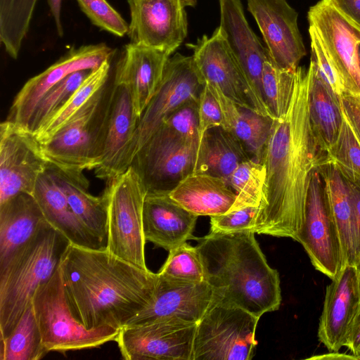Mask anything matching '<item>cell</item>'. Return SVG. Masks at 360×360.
Returning a JSON list of instances; mask_svg holds the SVG:
<instances>
[{"mask_svg":"<svg viewBox=\"0 0 360 360\" xmlns=\"http://www.w3.org/2000/svg\"><path fill=\"white\" fill-rule=\"evenodd\" d=\"M307 69L298 66L285 115L274 120L262 163L266 169L263 197L250 231L296 240L304 219L313 172L326 153L311 129Z\"/></svg>","mask_w":360,"mask_h":360,"instance_id":"cell-1","label":"cell"},{"mask_svg":"<svg viewBox=\"0 0 360 360\" xmlns=\"http://www.w3.org/2000/svg\"><path fill=\"white\" fill-rule=\"evenodd\" d=\"M60 271L68 305L86 329H121L152 301L158 275L105 249L70 244Z\"/></svg>","mask_w":360,"mask_h":360,"instance_id":"cell-2","label":"cell"},{"mask_svg":"<svg viewBox=\"0 0 360 360\" xmlns=\"http://www.w3.org/2000/svg\"><path fill=\"white\" fill-rule=\"evenodd\" d=\"M255 234L210 232L195 247L213 300L260 318L278 310L282 297L279 274L268 264Z\"/></svg>","mask_w":360,"mask_h":360,"instance_id":"cell-3","label":"cell"},{"mask_svg":"<svg viewBox=\"0 0 360 360\" xmlns=\"http://www.w3.org/2000/svg\"><path fill=\"white\" fill-rule=\"evenodd\" d=\"M68 240L50 224L0 271V339L6 338L32 304L36 290L60 266Z\"/></svg>","mask_w":360,"mask_h":360,"instance_id":"cell-4","label":"cell"},{"mask_svg":"<svg viewBox=\"0 0 360 360\" xmlns=\"http://www.w3.org/2000/svg\"><path fill=\"white\" fill-rule=\"evenodd\" d=\"M115 89L114 72L104 86L46 142L48 162L60 169L83 172L100 163Z\"/></svg>","mask_w":360,"mask_h":360,"instance_id":"cell-5","label":"cell"},{"mask_svg":"<svg viewBox=\"0 0 360 360\" xmlns=\"http://www.w3.org/2000/svg\"><path fill=\"white\" fill-rule=\"evenodd\" d=\"M147 191L132 167L108 182L103 196L108 212L106 249L120 259L149 270L145 258L143 207Z\"/></svg>","mask_w":360,"mask_h":360,"instance_id":"cell-6","label":"cell"},{"mask_svg":"<svg viewBox=\"0 0 360 360\" xmlns=\"http://www.w3.org/2000/svg\"><path fill=\"white\" fill-rule=\"evenodd\" d=\"M32 303L43 344L48 352H65L100 347L116 340L119 329H86L73 316L60 268L35 291Z\"/></svg>","mask_w":360,"mask_h":360,"instance_id":"cell-7","label":"cell"},{"mask_svg":"<svg viewBox=\"0 0 360 360\" xmlns=\"http://www.w3.org/2000/svg\"><path fill=\"white\" fill-rule=\"evenodd\" d=\"M259 318L213 300L197 323L192 360H250Z\"/></svg>","mask_w":360,"mask_h":360,"instance_id":"cell-8","label":"cell"},{"mask_svg":"<svg viewBox=\"0 0 360 360\" xmlns=\"http://www.w3.org/2000/svg\"><path fill=\"white\" fill-rule=\"evenodd\" d=\"M200 141L183 137L161 125L136 153L130 167L147 193L169 191L195 172Z\"/></svg>","mask_w":360,"mask_h":360,"instance_id":"cell-9","label":"cell"},{"mask_svg":"<svg viewBox=\"0 0 360 360\" xmlns=\"http://www.w3.org/2000/svg\"><path fill=\"white\" fill-rule=\"evenodd\" d=\"M307 19L337 72L345 93L360 97V26L342 13L332 0H320L311 6Z\"/></svg>","mask_w":360,"mask_h":360,"instance_id":"cell-10","label":"cell"},{"mask_svg":"<svg viewBox=\"0 0 360 360\" xmlns=\"http://www.w3.org/2000/svg\"><path fill=\"white\" fill-rule=\"evenodd\" d=\"M204 85L193 56L177 53L169 58L161 83L139 119L132 158L167 116L184 103L199 100Z\"/></svg>","mask_w":360,"mask_h":360,"instance_id":"cell-11","label":"cell"},{"mask_svg":"<svg viewBox=\"0 0 360 360\" xmlns=\"http://www.w3.org/2000/svg\"><path fill=\"white\" fill-rule=\"evenodd\" d=\"M49 162L41 143L26 128L8 120L0 125V204L21 193L33 194Z\"/></svg>","mask_w":360,"mask_h":360,"instance_id":"cell-12","label":"cell"},{"mask_svg":"<svg viewBox=\"0 0 360 360\" xmlns=\"http://www.w3.org/2000/svg\"><path fill=\"white\" fill-rule=\"evenodd\" d=\"M295 240L303 246L315 269L329 278H334L344 266L339 231L317 169L311 174L304 219Z\"/></svg>","mask_w":360,"mask_h":360,"instance_id":"cell-13","label":"cell"},{"mask_svg":"<svg viewBox=\"0 0 360 360\" xmlns=\"http://www.w3.org/2000/svg\"><path fill=\"white\" fill-rule=\"evenodd\" d=\"M196 326L176 320L127 326L115 341L126 360H192Z\"/></svg>","mask_w":360,"mask_h":360,"instance_id":"cell-14","label":"cell"},{"mask_svg":"<svg viewBox=\"0 0 360 360\" xmlns=\"http://www.w3.org/2000/svg\"><path fill=\"white\" fill-rule=\"evenodd\" d=\"M187 45L193 50V57L205 84L218 86L239 105L266 116L219 27L210 37L203 35L195 44Z\"/></svg>","mask_w":360,"mask_h":360,"instance_id":"cell-15","label":"cell"},{"mask_svg":"<svg viewBox=\"0 0 360 360\" xmlns=\"http://www.w3.org/2000/svg\"><path fill=\"white\" fill-rule=\"evenodd\" d=\"M130 43L172 54L187 35L185 6L181 0H128Z\"/></svg>","mask_w":360,"mask_h":360,"instance_id":"cell-16","label":"cell"},{"mask_svg":"<svg viewBox=\"0 0 360 360\" xmlns=\"http://www.w3.org/2000/svg\"><path fill=\"white\" fill-rule=\"evenodd\" d=\"M115 50L101 43L72 49L40 74L30 78L15 96L6 120L27 129L34 110L41 98L70 74L93 70L106 60H112Z\"/></svg>","mask_w":360,"mask_h":360,"instance_id":"cell-17","label":"cell"},{"mask_svg":"<svg viewBox=\"0 0 360 360\" xmlns=\"http://www.w3.org/2000/svg\"><path fill=\"white\" fill-rule=\"evenodd\" d=\"M272 63L279 69L295 70L307 54L297 25V12L285 0H248Z\"/></svg>","mask_w":360,"mask_h":360,"instance_id":"cell-18","label":"cell"},{"mask_svg":"<svg viewBox=\"0 0 360 360\" xmlns=\"http://www.w3.org/2000/svg\"><path fill=\"white\" fill-rule=\"evenodd\" d=\"M158 275L152 301L125 326L173 320L198 323L213 301L209 284L178 281Z\"/></svg>","mask_w":360,"mask_h":360,"instance_id":"cell-19","label":"cell"},{"mask_svg":"<svg viewBox=\"0 0 360 360\" xmlns=\"http://www.w3.org/2000/svg\"><path fill=\"white\" fill-rule=\"evenodd\" d=\"M139 122L129 90L115 81L103 153L99 165L94 169L97 178L108 182L130 167Z\"/></svg>","mask_w":360,"mask_h":360,"instance_id":"cell-20","label":"cell"},{"mask_svg":"<svg viewBox=\"0 0 360 360\" xmlns=\"http://www.w3.org/2000/svg\"><path fill=\"white\" fill-rule=\"evenodd\" d=\"M326 287L318 328L319 340L328 352L347 344L360 304V285L356 265L345 264Z\"/></svg>","mask_w":360,"mask_h":360,"instance_id":"cell-21","label":"cell"},{"mask_svg":"<svg viewBox=\"0 0 360 360\" xmlns=\"http://www.w3.org/2000/svg\"><path fill=\"white\" fill-rule=\"evenodd\" d=\"M220 25L225 39L244 70L266 116L275 120L263 97L262 77L264 63L271 59L249 25L240 0H219Z\"/></svg>","mask_w":360,"mask_h":360,"instance_id":"cell-22","label":"cell"},{"mask_svg":"<svg viewBox=\"0 0 360 360\" xmlns=\"http://www.w3.org/2000/svg\"><path fill=\"white\" fill-rule=\"evenodd\" d=\"M171 54L145 46L127 44L114 70L115 81L129 90L139 119L157 91Z\"/></svg>","mask_w":360,"mask_h":360,"instance_id":"cell-23","label":"cell"},{"mask_svg":"<svg viewBox=\"0 0 360 360\" xmlns=\"http://www.w3.org/2000/svg\"><path fill=\"white\" fill-rule=\"evenodd\" d=\"M168 192L146 193L143 230L146 241L169 251L193 238L198 216L176 203Z\"/></svg>","mask_w":360,"mask_h":360,"instance_id":"cell-24","label":"cell"},{"mask_svg":"<svg viewBox=\"0 0 360 360\" xmlns=\"http://www.w3.org/2000/svg\"><path fill=\"white\" fill-rule=\"evenodd\" d=\"M48 224L33 195L19 193L0 204V271Z\"/></svg>","mask_w":360,"mask_h":360,"instance_id":"cell-25","label":"cell"},{"mask_svg":"<svg viewBox=\"0 0 360 360\" xmlns=\"http://www.w3.org/2000/svg\"><path fill=\"white\" fill-rule=\"evenodd\" d=\"M32 195L47 222L70 244L91 249L106 248L76 216L56 183L49 164L38 178Z\"/></svg>","mask_w":360,"mask_h":360,"instance_id":"cell-26","label":"cell"},{"mask_svg":"<svg viewBox=\"0 0 360 360\" xmlns=\"http://www.w3.org/2000/svg\"><path fill=\"white\" fill-rule=\"evenodd\" d=\"M176 203L197 216H214L228 212L236 194L224 179L194 172L168 192Z\"/></svg>","mask_w":360,"mask_h":360,"instance_id":"cell-27","label":"cell"},{"mask_svg":"<svg viewBox=\"0 0 360 360\" xmlns=\"http://www.w3.org/2000/svg\"><path fill=\"white\" fill-rule=\"evenodd\" d=\"M307 74L310 123L321 148L326 153L336 142L342 124L340 96L323 77L311 56Z\"/></svg>","mask_w":360,"mask_h":360,"instance_id":"cell-28","label":"cell"},{"mask_svg":"<svg viewBox=\"0 0 360 360\" xmlns=\"http://www.w3.org/2000/svg\"><path fill=\"white\" fill-rule=\"evenodd\" d=\"M207 84L221 108V127L244 146L252 160L262 163L274 119L240 106L217 86Z\"/></svg>","mask_w":360,"mask_h":360,"instance_id":"cell-29","label":"cell"},{"mask_svg":"<svg viewBox=\"0 0 360 360\" xmlns=\"http://www.w3.org/2000/svg\"><path fill=\"white\" fill-rule=\"evenodd\" d=\"M49 167L76 216L106 247L108 212L103 196L88 191L89 181L83 172L63 169L49 162Z\"/></svg>","mask_w":360,"mask_h":360,"instance_id":"cell-30","label":"cell"},{"mask_svg":"<svg viewBox=\"0 0 360 360\" xmlns=\"http://www.w3.org/2000/svg\"><path fill=\"white\" fill-rule=\"evenodd\" d=\"M325 195L337 224L345 264H356V231L354 212L347 184L333 163L324 161L318 167Z\"/></svg>","mask_w":360,"mask_h":360,"instance_id":"cell-31","label":"cell"},{"mask_svg":"<svg viewBox=\"0 0 360 360\" xmlns=\"http://www.w3.org/2000/svg\"><path fill=\"white\" fill-rule=\"evenodd\" d=\"M250 159L236 138L221 126L215 127L200 139L195 172L221 177L227 182L235 169Z\"/></svg>","mask_w":360,"mask_h":360,"instance_id":"cell-32","label":"cell"},{"mask_svg":"<svg viewBox=\"0 0 360 360\" xmlns=\"http://www.w3.org/2000/svg\"><path fill=\"white\" fill-rule=\"evenodd\" d=\"M1 340V360H39L49 352L44 347L32 303Z\"/></svg>","mask_w":360,"mask_h":360,"instance_id":"cell-33","label":"cell"},{"mask_svg":"<svg viewBox=\"0 0 360 360\" xmlns=\"http://www.w3.org/2000/svg\"><path fill=\"white\" fill-rule=\"evenodd\" d=\"M111 61L93 70L66 103L34 134L41 144L53 137L104 86L111 75Z\"/></svg>","mask_w":360,"mask_h":360,"instance_id":"cell-34","label":"cell"},{"mask_svg":"<svg viewBox=\"0 0 360 360\" xmlns=\"http://www.w3.org/2000/svg\"><path fill=\"white\" fill-rule=\"evenodd\" d=\"M37 0H0V39L7 53L17 59L29 30Z\"/></svg>","mask_w":360,"mask_h":360,"instance_id":"cell-35","label":"cell"},{"mask_svg":"<svg viewBox=\"0 0 360 360\" xmlns=\"http://www.w3.org/2000/svg\"><path fill=\"white\" fill-rule=\"evenodd\" d=\"M296 70L278 68L271 59L263 67L262 88L264 102L274 119L288 110L295 88Z\"/></svg>","mask_w":360,"mask_h":360,"instance_id":"cell-36","label":"cell"},{"mask_svg":"<svg viewBox=\"0 0 360 360\" xmlns=\"http://www.w3.org/2000/svg\"><path fill=\"white\" fill-rule=\"evenodd\" d=\"M266 178L264 165L254 160L240 163L231 173L228 184L236 194V201L229 211L245 207H259Z\"/></svg>","mask_w":360,"mask_h":360,"instance_id":"cell-37","label":"cell"},{"mask_svg":"<svg viewBox=\"0 0 360 360\" xmlns=\"http://www.w3.org/2000/svg\"><path fill=\"white\" fill-rule=\"evenodd\" d=\"M92 70L75 72L52 87L35 107L27 129L34 134L69 100Z\"/></svg>","mask_w":360,"mask_h":360,"instance_id":"cell-38","label":"cell"},{"mask_svg":"<svg viewBox=\"0 0 360 360\" xmlns=\"http://www.w3.org/2000/svg\"><path fill=\"white\" fill-rule=\"evenodd\" d=\"M325 160L335 165L344 178L360 184V143L344 115L338 138Z\"/></svg>","mask_w":360,"mask_h":360,"instance_id":"cell-39","label":"cell"},{"mask_svg":"<svg viewBox=\"0 0 360 360\" xmlns=\"http://www.w3.org/2000/svg\"><path fill=\"white\" fill-rule=\"evenodd\" d=\"M158 274L165 278L186 282L205 281V273L200 254L196 248L186 242L170 250Z\"/></svg>","mask_w":360,"mask_h":360,"instance_id":"cell-40","label":"cell"},{"mask_svg":"<svg viewBox=\"0 0 360 360\" xmlns=\"http://www.w3.org/2000/svg\"><path fill=\"white\" fill-rule=\"evenodd\" d=\"M91 22L117 37L127 34L129 25L106 0H76Z\"/></svg>","mask_w":360,"mask_h":360,"instance_id":"cell-41","label":"cell"},{"mask_svg":"<svg viewBox=\"0 0 360 360\" xmlns=\"http://www.w3.org/2000/svg\"><path fill=\"white\" fill-rule=\"evenodd\" d=\"M161 125L183 137L200 140L198 101L184 103L167 116Z\"/></svg>","mask_w":360,"mask_h":360,"instance_id":"cell-42","label":"cell"},{"mask_svg":"<svg viewBox=\"0 0 360 360\" xmlns=\"http://www.w3.org/2000/svg\"><path fill=\"white\" fill-rule=\"evenodd\" d=\"M258 207H245L223 214L211 216L210 232L236 233L250 231Z\"/></svg>","mask_w":360,"mask_h":360,"instance_id":"cell-43","label":"cell"},{"mask_svg":"<svg viewBox=\"0 0 360 360\" xmlns=\"http://www.w3.org/2000/svg\"><path fill=\"white\" fill-rule=\"evenodd\" d=\"M309 34L311 39V56L314 58L323 77L335 92L341 96L345 92L342 83L315 30L310 26Z\"/></svg>","mask_w":360,"mask_h":360,"instance_id":"cell-44","label":"cell"},{"mask_svg":"<svg viewBox=\"0 0 360 360\" xmlns=\"http://www.w3.org/2000/svg\"><path fill=\"white\" fill-rule=\"evenodd\" d=\"M198 116L200 139L207 130L222 125L220 106L207 84H205L199 97Z\"/></svg>","mask_w":360,"mask_h":360,"instance_id":"cell-45","label":"cell"},{"mask_svg":"<svg viewBox=\"0 0 360 360\" xmlns=\"http://www.w3.org/2000/svg\"><path fill=\"white\" fill-rule=\"evenodd\" d=\"M342 112L360 143V97L345 93L340 96Z\"/></svg>","mask_w":360,"mask_h":360,"instance_id":"cell-46","label":"cell"},{"mask_svg":"<svg viewBox=\"0 0 360 360\" xmlns=\"http://www.w3.org/2000/svg\"><path fill=\"white\" fill-rule=\"evenodd\" d=\"M344 179L349 193L354 217L356 231L355 253L356 262L360 256V184L354 181Z\"/></svg>","mask_w":360,"mask_h":360,"instance_id":"cell-47","label":"cell"},{"mask_svg":"<svg viewBox=\"0 0 360 360\" xmlns=\"http://www.w3.org/2000/svg\"><path fill=\"white\" fill-rule=\"evenodd\" d=\"M345 347L352 354L359 358L360 355V304L352 321Z\"/></svg>","mask_w":360,"mask_h":360,"instance_id":"cell-48","label":"cell"},{"mask_svg":"<svg viewBox=\"0 0 360 360\" xmlns=\"http://www.w3.org/2000/svg\"><path fill=\"white\" fill-rule=\"evenodd\" d=\"M346 16L360 26V0H332Z\"/></svg>","mask_w":360,"mask_h":360,"instance_id":"cell-49","label":"cell"},{"mask_svg":"<svg viewBox=\"0 0 360 360\" xmlns=\"http://www.w3.org/2000/svg\"><path fill=\"white\" fill-rule=\"evenodd\" d=\"M51 15L54 19L56 31L60 37L63 35V28L61 22L62 0H48Z\"/></svg>","mask_w":360,"mask_h":360,"instance_id":"cell-50","label":"cell"},{"mask_svg":"<svg viewBox=\"0 0 360 360\" xmlns=\"http://www.w3.org/2000/svg\"><path fill=\"white\" fill-rule=\"evenodd\" d=\"M309 359H359V358L352 354H347L346 353H339L338 352H329L328 354L313 356L309 357Z\"/></svg>","mask_w":360,"mask_h":360,"instance_id":"cell-51","label":"cell"},{"mask_svg":"<svg viewBox=\"0 0 360 360\" xmlns=\"http://www.w3.org/2000/svg\"><path fill=\"white\" fill-rule=\"evenodd\" d=\"M185 6H195L197 0H181Z\"/></svg>","mask_w":360,"mask_h":360,"instance_id":"cell-52","label":"cell"},{"mask_svg":"<svg viewBox=\"0 0 360 360\" xmlns=\"http://www.w3.org/2000/svg\"><path fill=\"white\" fill-rule=\"evenodd\" d=\"M355 265L357 269L359 280V285H360V256L359 257Z\"/></svg>","mask_w":360,"mask_h":360,"instance_id":"cell-53","label":"cell"},{"mask_svg":"<svg viewBox=\"0 0 360 360\" xmlns=\"http://www.w3.org/2000/svg\"><path fill=\"white\" fill-rule=\"evenodd\" d=\"M358 61H359V68L360 70V45L359 46V48H358Z\"/></svg>","mask_w":360,"mask_h":360,"instance_id":"cell-54","label":"cell"},{"mask_svg":"<svg viewBox=\"0 0 360 360\" xmlns=\"http://www.w3.org/2000/svg\"></svg>","mask_w":360,"mask_h":360,"instance_id":"cell-55","label":"cell"}]
</instances>
